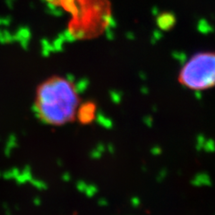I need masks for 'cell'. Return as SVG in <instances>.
I'll return each mask as SVG.
<instances>
[{"label":"cell","instance_id":"cell-7","mask_svg":"<svg viewBox=\"0 0 215 215\" xmlns=\"http://www.w3.org/2000/svg\"><path fill=\"white\" fill-rule=\"evenodd\" d=\"M45 10L49 15L54 17H61L64 14V10L60 6V5L53 3H45Z\"/></svg>","mask_w":215,"mask_h":215},{"label":"cell","instance_id":"cell-17","mask_svg":"<svg viewBox=\"0 0 215 215\" xmlns=\"http://www.w3.org/2000/svg\"><path fill=\"white\" fill-rule=\"evenodd\" d=\"M126 36H127V39H130V40H132V39H134L135 37V35H134V33H132L131 32H127V34H126Z\"/></svg>","mask_w":215,"mask_h":215},{"label":"cell","instance_id":"cell-9","mask_svg":"<svg viewBox=\"0 0 215 215\" xmlns=\"http://www.w3.org/2000/svg\"><path fill=\"white\" fill-rule=\"evenodd\" d=\"M41 53L44 57H48L50 55V53L53 52V48H52V44L51 42L44 38L41 41Z\"/></svg>","mask_w":215,"mask_h":215},{"label":"cell","instance_id":"cell-15","mask_svg":"<svg viewBox=\"0 0 215 215\" xmlns=\"http://www.w3.org/2000/svg\"><path fill=\"white\" fill-rule=\"evenodd\" d=\"M17 0H6V5L10 10H13L15 7V4Z\"/></svg>","mask_w":215,"mask_h":215},{"label":"cell","instance_id":"cell-13","mask_svg":"<svg viewBox=\"0 0 215 215\" xmlns=\"http://www.w3.org/2000/svg\"><path fill=\"white\" fill-rule=\"evenodd\" d=\"M105 36L108 40L110 41H113L116 37V34H115V30L114 29H111V28H109V27H105Z\"/></svg>","mask_w":215,"mask_h":215},{"label":"cell","instance_id":"cell-12","mask_svg":"<svg viewBox=\"0 0 215 215\" xmlns=\"http://www.w3.org/2000/svg\"><path fill=\"white\" fill-rule=\"evenodd\" d=\"M72 29H73L74 34L75 36L76 40H82V39H84V38H85L86 32L84 29H82V28H78L76 30H75L74 28H72Z\"/></svg>","mask_w":215,"mask_h":215},{"label":"cell","instance_id":"cell-1","mask_svg":"<svg viewBox=\"0 0 215 215\" xmlns=\"http://www.w3.org/2000/svg\"><path fill=\"white\" fill-rule=\"evenodd\" d=\"M80 103L78 90L72 79L53 76L37 87L35 113L47 125L59 127L75 121Z\"/></svg>","mask_w":215,"mask_h":215},{"label":"cell","instance_id":"cell-6","mask_svg":"<svg viewBox=\"0 0 215 215\" xmlns=\"http://www.w3.org/2000/svg\"><path fill=\"white\" fill-rule=\"evenodd\" d=\"M176 22H177L176 16L172 13H169V12L160 14L156 18V24L158 28L165 32L171 30L176 24Z\"/></svg>","mask_w":215,"mask_h":215},{"label":"cell","instance_id":"cell-10","mask_svg":"<svg viewBox=\"0 0 215 215\" xmlns=\"http://www.w3.org/2000/svg\"><path fill=\"white\" fill-rule=\"evenodd\" d=\"M65 41L62 38V36L60 34H58L51 42L52 48H53V51L54 52H59L62 51L64 49V44H65Z\"/></svg>","mask_w":215,"mask_h":215},{"label":"cell","instance_id":"cell-3","mask_svg":"<svg viewBox=\"0 0 215 215\" xmlns=\"http://www.w3.org/2000/svg\"><path fill=\"white\" fill-rule=\"evenodd\" d=\"M96 112L97 105L94 101H88L83 103L81 102L77 110L76 118L82 125H89L94 121Z\"/></svg>","mask_w":215,"mask_h":215},{"label":"cell","instance_id":"cell-14","mask_svg":"<svg viewBox=\"0 0 215 215\" xmlns=\"http://www.w3.org/2000/svg\"><path fill=\"white\" fill-rule=\"evenodd\" d=\"M12 24V17L10 15H6V16H0V26H6L7 27Z\"/></svg>","mask_w":215,"mask_h":215},{"label":"cell","instance_id":"cell-8","mask_svg":"<svg viewBox=\"0 0 215 215\" xmlns=\"http://www.w3.org/2000/svg\"><path fill=\"white\" fill-rule=\"evenodd\" d=\"M15 42L14 34L7 29H0V43L1 44H11Z\"/></svg>","mask_w":215,"mask_h":215},{"label":"cell","instance_id":"cell-16","mask_svg":"<svg viewBox=\"0 0 215 215\" xmlns=\"http://www.w3.org/2000/svg\"><path fill=\"white\" fill-rule=\"evenodd\" d=\"M42 3H53V4H57V5H60L61 0H41Z\"/></svg>","mask_w":215,"mask_h":215},{"label":"cell","instance_id":"cell-5","mask_svg":"<svg viewBox=\"0 0 215 215\" xmlns=\"http://www.w3.org/2000/svg\"><path fill=\"white\" fill-rule=\"evenodd\" d=\"M14 38L15 42H18L24 50H27L32 39V31L28 26H20L14 33Z\"/></svg>","mask_w":215,"mask_h":215},{"label":"cell","instance_id":"cell-11","mask_svg":"<svg viewBox=\"0 0 215 215\" xmlns=\"http://www.w3.org/2000/svg\"><path fill=\"white\" fill-rule=\"evenodd\" d=\"M59 34L62 36V38L64 39V41L66 42L72 43L74 42V41H77L76 38H75V36L74 34V32H73L72 28H67V29L64 30Z\"/></svg>","mask_w":215,"mask_h":215},{"label":"cell","instance_id":"cell-4","mask_svg":"<svg viewBox=\"0 0 215 215\" xmlns=\"http://www.w3.org/2000/svg\"><path fill=\"white\" fill-rule=\"evenodd\" d=\"M60 6L75 18L81 19L84 16V9L79 0H61Z\"/></svg>","mask_w":215,"mask_h":215},{"label":"cell","instance_id":"cell-2","mask_svg":"<svg viewBox=\"0 0 215 215\" xmlns=\"http://www.w3.org/2000/svg\"><path fill=\"white\" fill-rule=\"evenodd\" d=\"M181 85L195 92L215 87V52H198L181 67L178 75Z\"/></svg>","mask_w":215,"mask_h":215}]
</instances>
